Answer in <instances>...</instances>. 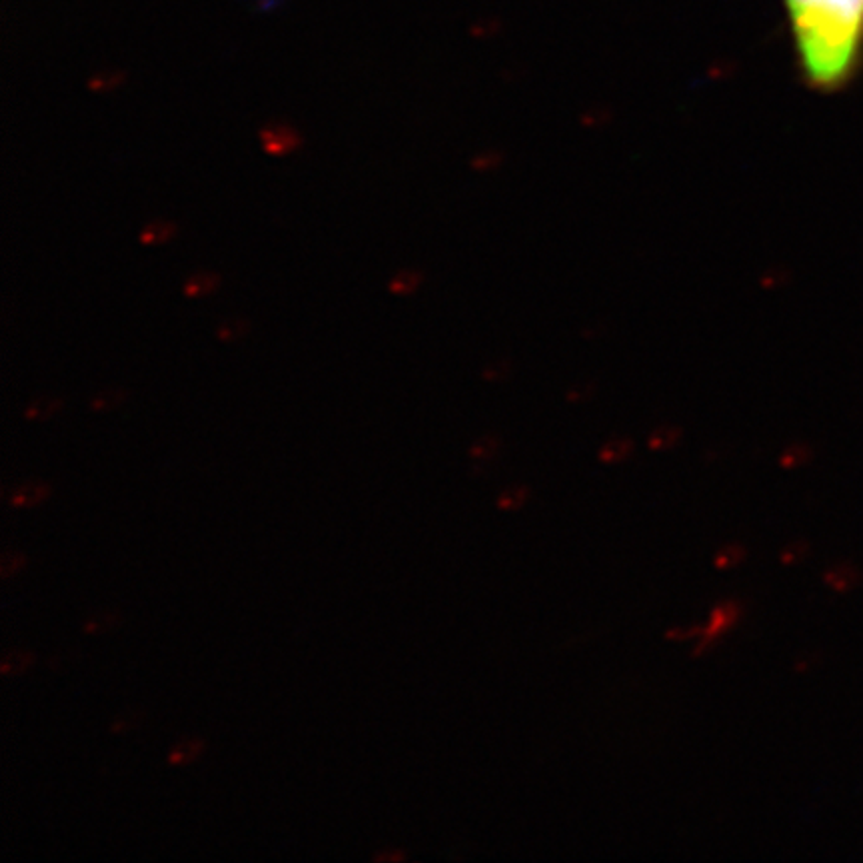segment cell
Here are the masks:
<instances>
[{
    "mask_svg": "<svg viewBox=\"0 0 863 863\" xmlns=\"http://www.w3.org/2000/svg\"><path fill=\"white\" fill-rule=\"evenodd\" d=\"M48 494H50L48 484L38 482V480H31V482H22V484L16 485L11 492L9 500H11L12 506L31 507L44 502L48 498Z\"/></svg>",
    "mask_w": 863,
    "mask_h": 863,
    "instance_id": "cell-4",
    "label": "cell"
},
{
    "mask_svg": "<svg viewBox=\"0 0 863 863\" xmlns=\"http://www.w3.org/2000/svg\"><path fill=\"white\" fill-rule=\"evenodd\" d=\"M529 500V492L526 490V488H522V485H514V488H507V490H504L500 496H498V502L496 506L500 507V510H504V512H514V510H520V507L526 506V502Z\"/></svg>",
    "mask_w": 863,
    "mask_h": 863,
    "instance_id": "cell-11",
    "label": "cell"
},
{
    "mask_svg": "<svg viewBox=\"0 0 863 863\" xmlns=\"http://www.w3.org/2000/svg\"><path fill=\"white\" fill-rule=\"evenodd\" d=\"M24 566H26V556H24L21 550H12V548H9V550L2 551V556H0V576H2L4 580L16 576Z\"/></svg>",
    "mask_w": 863,
    "mask_h": 863,
    "instance_id": "cell-12",
    "label": "cell"
},
{
    "mask_svg": "<svg viewBox=\"0 0 863 863\" xmlns=\"http://www.w3.org/2000/svg\"><path fill=\"white\" fill-rule=\"evenodd\" d=\"M60 408H62V402L58 398H36L28 404L24 416L28 420H46V418L54 416Z\"/></svg>",
    "mask_w": 863,
    "mask_h": 863,
    "instance_id": "cell-10",
    "label": "cell"
},
{
    "mask_svg": "<svg viewBox=\"0 0 863 863\" xmlns=\"http://www.w3.org/2000/svg\"><path fill=\"white\" fill-rule=\"evenodd\" d=\"M700 634L701 626L700 624H696V626L691 627H669L668 632H666V637L676 639V642H683V639H698Z\"/></svg>",
    "mask_w": 863,
    "mask_h": 863,
    "instance_id": "cell-19",
    "label": "cell"
},
{
    "mask_svg": "<svg viewBox=\"0 0 863 863\" xmlns=\"http://www.w3.org/2000/svg\"><path fill=\"white\" fill-rule=\"evenodd\" d=\"M740 615H742V604L735 602V600H725V602L713 605L710 617H708V624L701 626L700 637L696 639L693 656L708 654L720 642V637L723 634H727L737 624Z\"/></svg>",
    "mask_w": 863,
    "mask_h": 863,
    "instance_id": "cell-2",
    "label": "cell"
},
{
    "mask_svg": "<svg viewBox=\"0 0 863 863\" xmlns=\"http://www.w3.org/2000/svg\"><path fill=\"white\" fill-rule=\"evenodd\" d=\"M122 400H124V392H120V390H102L100 394H97L92 398V408L94 410H108V408H114Z\"/></svg>",
    "mask_w": 863,
    "mask_h": 863,
    "instance_id": "cell-17",
    "label": "cell"
},
{
    "mask_svg": "<svg viewBox=\"0 0 863 863\" xmlns=\"http://www.w3.org/2000/svg\"><path fill=\"white\" fill-rule=\"evenodd\" d=\"M116 622H119V614H116V612H112V610H98L97 614H92L87 622H84V632L98 634V632L110 630Z\"/></svg>",
    "mask_w": 863,
    "mask_h": 863,
    "instance_id": "cell-13",
    "label": "cell"
},
{
    "mask_svg": "<svg viewBox=\"0 0 863 863\" xmlns=\"http://www.w3.org/2000/svg\"><path fill=\"white\" fill-rule=\"evenodd\" d=\"M258 2H260V9H262V11H266V9H272V6H274V2H276V0H258Z\"/></svg>",
    "mask_w": 863,
    "mask_h": 863,
    "instance_id": "cell-21",
    "label": "cell"
},
{
    "mask_svg": "<svg viewBox=\"0 0 863 863\" xmlns=\"http://www.w3.org/2000/svg\"><path fill=\"white\" fill-rule=\"evenodd\" d=\"M808 551V542H791V544H788V546L781 550V556H779V558H781V564L793 566V564H799V561L806 560Z\"/></svg>",
    "mask_w": 863,
    "mask_h": 863,
    "instance_id": "cell-16",
    "label": "cell"
},
{
    "mask_svg": "<svg viewBox=\"0 0 863 863\" xmlns=\"http://www.w3.org/2000/svg\"><path fill=\"white\" fill-rule=\"evenodd\" d=\"M260 141H262V146L268 154L284 156L294 148H298L300 136L288 124H268L266 128L260 132Z\"/></svg>",
    "mask_w": 863,
    "mask_h": 863,
    "instance_id": "cell-3",
    "label": "cell"
},
{
    "mask_svg": "<svg viewBox=\"0 0 863 863\" xmlns=\"http://www.w3.org/2000/svg\"><path fill=\"white\" fill-rule=\"evenodd\" d=\"M33 664L34 654L31 649H24V647L9 649V652H4V656H2L0 674H2V676H18V674H24Z\"/></svg>",
    "mask_w": 863,
    "mask_h": 863,
    "instance_id": "cell-7",
    "label": "cell"
},
{
    "mask_svg": "<svg viewBox=\"0 0 863 863\" xmlns=\"http://www.w3.org/2000/svg\"><path fill=\"white\" fill-rule=\"evenodd\" d=\"M174 234V226L170 222H152L142 230V242L144 244H160L166 242Z\"/></svg>",
    "mask_w": 863,
    "mask_h": 863,
    "instance_id": "cell-14",
    "label": "cell"
},
{
    "mask_svg": "<svg viewBox=\"0 0 863 863\" xmlns=\"http://www.w3.org/2000/svg\"><path fill=\"white\" fill-rule=\"evenodd\" d=\"M823 580L828 586H831L835 592H847L855 588L859 580H862V572L853 566V564H835L831 566L830 570L825 572Z\"/></svg>",
    "mask_w": 863,
    "mask_h": 863,
    "instance_id": "cell-5",
    "label": "cell"
},
{
    "mask_svg": "<svg viewBox=\"0 0 863 863\" xmlns=\"http://www.w3.org/2000/svg\"><path fill=\"white\" fill-rule=\"evenodd\" d=\"M745 556H747V550L742 544H727V546L718 550L715 558H713V564H715L718 570H732V568L740 566L745 560Z\"/></svg>",
    "mask_w": 863,
    "mask_h": 863,
    "instance_id": "cell-8",
    "label": "cell"
},
{
    "mask_svg": "<svg viewBox=\"0 0 863 863\" xmlns=\"http://www.w3.org/2000/svg\"><path fill=\"white\" fill-rule=\"evenodd\" d=\"M202 752H204V742H202L200 737H192V735L180 737V740L170 747L168 762H170L172 766H186V764H192Z\"/></svg>",
    "mask_w": 863,
    "mask_h": 863,
    "instance_id": "cell-6",
    "label": "cell"
},
{
    "mask_svg": "<svg viewBox=\"0 0 863 863\" xmlns=\"http://www.w3.org/2000/svg\"><path fill=\"white\" fill-rule=\"evenodd\" d=\"M216 286H218V276L216 274L200 272V274H194V276L188 278V282L184 284V292H186V296L198 298V296H204L208 292L214 290Z\"/></svg>",
    "mask_w": 863,
    "mask_h": 863,
    "instance_id": "cell-9",
    "label": "cell"
},
{
    "mask_svg": "<svg viewBox=\"0 0 863 863\" xmlns=\"http://www.w3.org/2000/svg\"><path fill=\"white\" fill-rule=\"evenodd\" d=\"M122 80H124V75L119 72V70H102V72L92 76L88 84L97 92H108V90L119 87Z\"/></svg>",
    "mask_w": 863,
    "mask_h": 863,
    "instance_id": "cell-15",
    "label": "cell"
},
{
    "mask_svg": "<svg viewBox=\"0 0 863 863\" xmlns=\"http://www.w3.org/2000/svg\"><path fill=\"white\" fill-rule=\"evenodd\" d=\"M242 334H244V322H240V320H224L218 328V336L222 340H234Z\"/></svg>",
    "mask_w": 863,
    "mask_h": 863,
    "instance_id": "cell-18",
    "label": "cell"
},
{
    "mask_svg": "<svg viewBox=\"0 0 863 863\" xmlns=\"http://www.w3.org/2000/svg\"><path fill=\"white\" fill-rule=\"evenodd\" d=\"M809 80L820 87L843 82L863 43V0H786Z\"/></svg>",
    "mask_w": 863,
    "mask_h": 863,
    "instance_id": "cell-1",
    "label": "cell"
},
{
    "mask_svg": "<svg viewBox=\"0 0 863 863\" xmlns=\"http://www.w3.org/2000/svg\"><path fill=\"white\" fill-rule=\"evenodd\" d=\"M376 859H384V862H390V859H394V862H398V859H404V853L402 852H396V853H378Z\"/></svg>",
    "mask_w": 863,
    "mask_h": 863,
    "instance_id": "cell-20",
    "label": "cell"
}]
</instances>
